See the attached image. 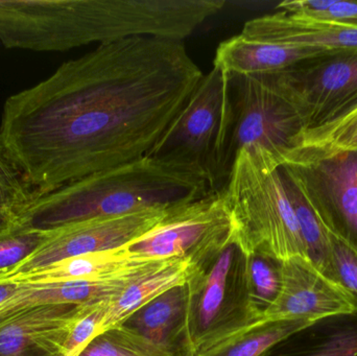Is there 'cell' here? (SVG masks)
Returning a JSON list of instances; mask_svg holds the SVG:
<instances>
[{"label":"cell","instance_id":"cell-15","mask_svg":"<svg viewBox=\"0 0 357 356\" xmlns=\"http://www.w3.org/2000/svg\"><path fill=\"white\" fill-rule=\"evenodd\" d=\"M238 35L250 41L284 47H357V29L317 22L285 10L248 21Z\"/></svg>","mask_w":357,"mask_h":356},{"label":"cell","instance_id":"cell-7","mask_svg":"<svg viewBox=\"0 0 357 356\" xmlns=\"http://www.w3.org/2000/svg\"><path fill=\"white\" fill-rule=\"evenodd\" d=\"M230 123L229 75L213 66L146 156L201 167L216 190Z\"/></svg>","mask_w":357,"mask_h":356},{"label":"cell","instance_id":"cell-29","mask_svg":"<svg viewBox=\"0 0 357 356\" xmlns=\"http://www.w3.org/2000/svg\"><path fill=\"white\" fill-rule=\"evenodd\" d=\"M329 240L335 281L357 301V249L331 233Z\"/></svg>","mask_w":357,"mask_h":356},{"label":"cell","instance_id":"cell-22","mask_svg":"<svg viewBox=\"0 0 357 356\" xmlns=\"http://www.w3.org/2000/svg\"><path fill=\"white\" fill-rule=\"evenodd\" d=\"M176 349L151 342L126 325L96 336L79 356H178Z\"/></svg>","mask_w":357,"mask_h":356},{"label":"cell","instance_id":"cell-10","mask_svg":"<svg viewBox=\"0 0 357 356\" xmlns=\"http://www.w3.org/2000/svg\"><path fill=\"white\" fill-rule=\"evenodd\" d=\"M275 73L306 131L335 121L357 105V47L327 50Z\"/></svg>","mask_w":357,"mask_h":356},{"label":"cell","instance_id":"cell-11","mask_svg":"<svg viewBox=\"0 0 357 356\" xmlns=\"http://www.w3.org/2000/svg\"><path fill=\"white\" fill-rule=\"evenodd\" d=\"M167 210L150 209L121 217L90 219L48 232L46 242L20 265L0 274V280L71 257L123 248L150 231Z\"/></svg>","mask_w":357,"mask_h":356},{"label":"cell","instance_id":"cell-23","mask_svg":"<svg viewBox=\"0 0 357 356\" xmlns=\"http://www.w3.org/2000/svg\"><path fill=\"white\" fill-rule=\"evenodd\" d=\"M281 263L261 253L245 254V279L250 302L261 316L280 290Z\"/></svg>","mask_w":357,"mask_h":356},{"label":"cell","instance_id":"cell-30","mask_svg":"<svg viewBox=\"0 0 357 356\" xmlns=\"http://www.w3.org/2000/svg\"><path fill=\"white\" fill-rule=\"evenodd\" d=\"M17 227V219L12 215L0 213V238L12 232Z\"/></svg>","mask_w":357,"mask_h":356},{"label":"cell","instance_id":"cell-28","mask_svg":"<svg viewBox=\"0 0 357 356\" xmlns=\"http://www.w3.org/2000/svg\"><path fill=\"white\" fill-rule=\"evenodd\" d=\"M109 301L91 305L86 309L69 334L61 356H79L85 347L98 336V330Z\"/></svg>","mask_w":357,"mask_h":356},{"label":"cell","instance_id":"cell-6","mask_svg":"<svg viewBox=\"0 0 357 356\" xmlns=\"http://www.w3.org/2000/svg\"><path fill=\"white\" fill-rule=\"evenodd\" d=\"M187 307L178 356H197L261 325L250 302L245 253L236 240L186 284Z\"/></svg>","mask_w":357,"mask_h":356},{"label":"cell","instance_id":"cell-25","mask_svg":"<svg viewBox=\"0 0 357 356\" xmlns=\"http://www.w3.org/2000/svg\"><path fill=\"white\" fill-rule=\"evenodd\" d=\"M277 8L317 22L357 29V1L295 0L281 2Z\"/></svg>","mask_w":357,"mask_h":356},{"label":"cell","instance_id":"cell-16","mask_svg":"<svg viewBox=\"0 0 357 356\" xmlns=\"http://www.w3.org/2000/svg\"><path fill=\"white\" fill-rule=\"evenodd\" d=\"M139 278V277H138ZM137 279L70 281L27 286L17 284L16 292L0 305V321L20 311L42 305H93L111 300Z\"/></svg>","mask_w":357,"mask_h":356},{"label":"cell","instance_id":"cell-17","mask_svg":"<svg viewBox=\"0 0 357 356\" xmlns=\"http://www.w3.org/2000/svg\"><path fill=\"white\" fill-rule=\"evenodd\" d=\"M199 271L191 261L175 259L157 271L133 280L107 303L98 334L123 325L138 309L163 293L185 286Z\"/></svg>","mask_w":357,"mask_h":356},{"label":"cell","instance_id":"cell-31","mask_svg":"<svg viewBox=\"0 0 357 356\" xmlns=\"http://www.w3.org/2000/svg\"><path fill=\"white\" fill-rule=\"evenodd\" d=\"M17 284L13 282H1L0 281V305L8 300L10 297L16 292Z\"/></svg>","mask_w":357,"mask_h":356},{"label":"cell","instance_id":"cell-9","mask_svg":"<svg viewBox=\"0 0 357 356\" xmlns=\"http://www.w3.org/2000/svg\"><path fill=\"white\" fill-rule=\"evenodd\" d=\"M280 169L329 233L357 249V150L298 148Z\"/></svg>","mask_w":357,"mask_h":356},{"label":"cell","instance_id":"cell-12","mask_svg":"<svg viewBox=\"0 0 357 356\" xmlns=\"http://www.w3.org/2000/svg\"><path fill=\"white\" fill-rule=\"evenodd\" d=\"M357 313V301L341 284L322 273L306 257L281 263L280 290L264 311L262 323L318 320Z\"/></svg>","mask_w":357,"mask_h":356},{"label":"cell","instance_id":"cell-8","mask_svg":"<svg viewBox=\"0 0 357 356\" xmlns=\"http://www.w3.org/2000/svg\"><path fill=\"white\" fill-rule=\"evenodd\" d=\"M236 240L224 188L169 209L150 231L126 248L149 258L186 259L205 269Z\"/></svg>","mask_w":357,"mask_h":356},{"label":"cell","instance_id":"cell-14","mask_svg":"<svg viewBox=\"0 0 357 356\" xmlns=\"http://www.w3.org/2000/svg\"><path fill=\"white\" fill-rule=\"evenodd\" d=\"M175 259H157L130 252L126 247L71 257L1 282L27 286L70 281L134 279L157 271Z\"/></svg>","mask_w":357,"mask_h":356},{"label":"cell","instance_id":"cell-2","mask_svg":"<svg viewBox=\"0 0 357 356\" xmlns=\"http://www.w3.org/2000/svg\"><path fill=\"white\" fill-rule=\"evenodd\" d=\"M213 192L209 176L201 167L146 156L33 200L17 217V227L56 231L90 219L167 210Z\"/></svg>","mask_w":357,"mask_h":356},{"label":"cell","instance_id":"cell-3","mask_svg":"<svg viewBox=\"0 0 357 356\" xmlns=\"http://www.w3.org/2000/svg\"><path fill=\"white\" fill-rule=\"evenodd\" d=\"M162 0H0V41L6 48L67 52L92 43L163 37Z\"/></svg>","mask_w":357,"mask_h":356},{"label":"cell","instance_id":"cell-27","mask_svg":"<svg viewBox=\"0 0 357 356\" xmlns=\"http://www.w3.org/2000/svg\"><path fill=\"white\" fill-rule=\"evenodd\" d=\"M33 202L20 173L0 153V213L18 217Z\"/></svg>","mask_w":357,"mask_h":356},{"label":"cell","instance_id":"cell-26","mask_svg":"<svg viewBox=\"0 0 357 356\" xmlns=\"http://www.w3.org/2000/svg\"><path fill=\"white\" fill-rule=\"evenodd\" d=\"M48 232L16 227L0 238V274L20 265L47 240Z\"/></svg>","mask_w":357,"mask_h":356},{"label":"cell","instance_id":"cell-1","mask_svg":"<svg viewBox=\"0 0 357 356\" xmlns=\"http://www.w3.org/2000/svg\"><path fill=\"white\" fill-rule=\"evenodd\" d=\"M203 75L181 40L100 44L6 98L0 153L37 200L146 157Z\"/></svg>","mask_w":357,"mask_h":356},{"label":"cell","instance_id":"cell-19","mask_svg":"<svg viewBox=\"0 0 357 356\" xmlns=\"http://www.w3.org/2000/svg\"><path fill=\"white\" fill-rule=\"evenodd\" d=\"M186 307V286H176L138 309L123 325L155 344L178 351Z\"/></svg>","mask_w":357,"mask_h":356},{"label":"cell","instance_id":"cell-20","mask_svg":"<svg viewBox=\"0 0 357 356\" xmlns=\"http://www.w3.org/2000/svg\"><path fill=\"white\" fill-rule=\"evenodd\" d=\"M279 171L299 224L308 259L324 275L335 281L328 231L325 229L310 204L306 202L305 198L296 185L295 182L280 167Z\"/></svg>","mask_w":357,"mask_h":356},{"label":"cell","instance_id":"cell-18","mask_svg":"<svg viewBox=\"0 0 357 356\" xmlns=\"http://www.w3.org/2000/svg\"><path fill=\"white\" fill-rule=\"evenodd\" d=\"M268 356H357V313L318 320L277 345Z\"/></svg>","mask_w":357,"mask_h":356},{"label":"cell","instance_id":"cell-4","mask_svg":"<svg viewBox=\"0 0 357 356\" xmlns=\"http://www.w3.org/2000/svg\"><path fill=\"white\" fill-rule=\"evenodd\" d=\"M224 192L236 242L245 254L261 253L279 261L308 258L279 167L264 157L241 150Z\"/></svg>","mask_w":357,"mask_h":356},{"label":"cell","instance_id":"cell-21","mask_svg":"<svg viewBox=\"0 0 357 356\" xmlns=\"http://www.w3.org/2000/svg\"><path fill=\"white\" fill-rule=\"evenodd\" d=\"M314 322L302 319L261 324L197 356H268L277 345Z\"/></svg>","mask_w":357,"mask_h":356},{"label":"cell","instance_id":"cell-24","mask_svg":"<svg viewBox=\"0 0 357 356\" xmlns=\"http://www.w3.org/2000/svg\"><path fill=\"white\" fill-rule=\"evenodd\" d=\"M298 148L321 152L357 150V105L335 121L304 132Z\"/></svg>","mask_w":357,"mask_h":356},{"label":"cell","instance_id":"cell-13","mask_svg":"<svg viewBox=\"0 0 357 356\" xmlns=\"http://www.w3.org/2000/svg\"><path fill=\"white\" fill-rule=\"evenodd\" d=\"M89 307L42 305L2 320L0 356H61L73 326Z\"/></svg>","mask_w":357,"mask_h":356},{"label":"cell","instance_id":"cell-5","mask_svg":"<svg viewBox=\"0 0 357 356\" xmlns=\"http://www.w3.org/2000/svg\"><path fill=\"white\" fill-rule=\"evenodd\" d=\"M228 75L231 123L216 190L226 185L241 150H249L280 167L299 148L306 131L301 114L276 73Z\"/></svg>","mask_w":357,"mask_h":356}]
</instances>
